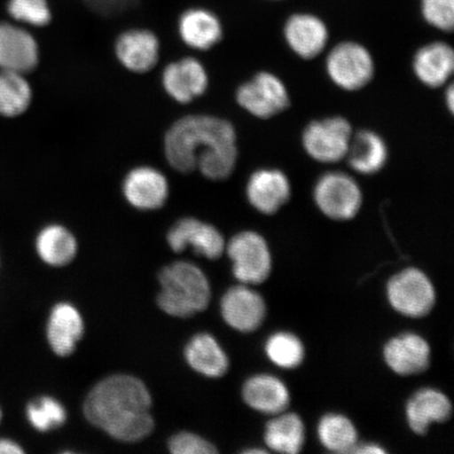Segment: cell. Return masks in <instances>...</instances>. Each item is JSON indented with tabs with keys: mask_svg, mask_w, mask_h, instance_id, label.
Listing matches in <instances>:
<instances>
[{
	"mask_svg": "<svg viewBox=\"0 0 454 454\" xmlns=\"http://www.w3.org/2000/svg\"><path fill=\"white\" fill-rule=\"evenodd\" d=\"M164 154L169 166L179 173L199 170L209 180H225L234 172L237 163L235 128L223 118L185 116L168 130Z\"/></svg>",
	"mask_w": 454,
	"mask_h": 454,
	"instance_id": "obj_1",
	"label": "cell"
},
{
	"mask_svg": "<svg viewBox=\"0 0 454 454\" xmlns=\"http://www.w3.org/2000/svg\"><path fill=\"white\" fill-rule=\"evenodd\" d=\"M152 397L139 379L117 374L90 390L84 402L85 417L112 438L138 442L154 429Z\"/></svg>",
	"mask_w": 454,
	"mask_h": 454,
	"instance_id": "obj_2",
	"label": "cell"
},
{
	"mask_svg": "<svg viewBox=\"0 0 454 454\" xmlns=\"http://www.w3.org/2000/svg\"><path fill=\"white\" fill-rule=\"evenodd\" d=\"M161 291L157 302L168 315L192 317L207 308L211 286L204 272L195 264L179 261L164 268L159 275Z\"/></svg>",
	"mask_w": 454,
	"mask_h": 454,
	"instance_id": "obj_3",
	"label": "cell"
},
{
	"mask_svg": "<svg viewBox=\"0 0 454 454\" xmlns=\"http://www.w3.org/2000/svg\"><path fill=\"white\" fill-rule=\"evenodd\" d=\"M326 71L337 87L354 92L372 82L374 62L364 45L356 42H342L329 52Z\"/></svg>",
	"mask_w": 454,
	"mask_h": 454,
	"instance_id": "obj_4",
	"label": "cell"
},
{
	"mask_svg": "<svg viewBox=\"0 0 454 454\" xmlns=\"http://www.w3.org/2000/svg\"><path fill=\"white\" fill-rule=\"evenodd\" d=\"M314 199L326 217L337 221L354 219L363 203L359 184L351 176L342 172L322 175L315 185Z\"/></svg>",
	"mask_w": 454,
	"mask_h": 454,
	"instance_id": "obj_5",
	"label": "cell"
},
{
	"mask_svg": "<svg viewBox=\"0 0 454 454\" xmlns=\"http://www.w3.org/2000/svg\"><path fill=\"white\" fill-rule=\"evenodd\" d=\"M353 128L343 117H331L312 121L305 128L302 142L306 153L321 163H337L346 157Z\"/></svg>",
	"mask_w": 454,
	"mask_h": 454,
	"instance_id": "obj_6",
	"label": "cell"
},
{
	"mask_svg": "<svg viewBox=\"0 0 454 454\" xmlns=\"http://www.w3.org/2000/svg\"><path fill=\"white\" fill-rule=\"evenodd\" d=\"M389 303L400 314L411 317L427 316L435 304L433 283L422 270L411 268L396 274L387 284Z\"/></svg>",
	"mask_w": 454,
	"mask_h": 454,
	"instance_id": "obj_7",
	"label": "cell"
},
{
	"mask_svg": "<svg viewBox=\"0 0 454 454\" xmlns=\"http://www.w3.org/2000/svg\"><path fill=\"white\" fill-rule=\"evenodd\" d=\"M236 99L243 110L260 119L277 116L291 104L286 84L270 72H260L240 85Z\"/></svg>",
	"mask_w": 454,
	"mask_h": 454,
	"instance_id": "obj_8",
	"label": "cell"
},
{
	"mask_svg": "<svg viewBox=\"0 0 454 454\" xmlns=\"http://www.w3.org/2000/svg\"><path fill=\"white\" fill-rule=\"evenodd\" d=\"M232 271L243 284H260L268 279L271 255L264 238L254 231H242L227 246Z\"/></svg>",
	"mask_w": 454,
	"mask_h": 454,
	"instance_id": "obj_9",
	"label": "cell"
},
{
	"mask_svg": "<svg viewBox=\"0 0 454 454\" xmlns=\"http://www.w3.org/2000/svg\"><path fill=\"white\" fill-rule=\"evenodd\" d=\"M168 242L176 253L192 247L198 254L211 260L220 258L225 249L223 234L215 226L196 218L177 221L168 231Z\"/></svg>",
	"mask_w": 454,
	"mask_h": 454,
	"instance_id": "obj_10",
	"label": "cell"
},
{
	"mask_svg": "<svg viewBox=\"0 0 454 454\" xmlns=\"http://www.w3.org/2000/svg\"><path fill=\"white\" fill-rule=\"evenodd\" d=\"M283 35L294 54L303 59H312L325 50L329 42V28L320 16L298 12L286 20Z\"/></svg>",
	"mask_w": 454,
	"mask_h": 454,
	"instance_id": "obj_11",
	"label": "cell"
},
{
	"mask_svg": "<svg viewBox=\"0 0 454 454\" xmlns=\"http://www.w3.org/2000/svg\"><path fill=\"white\" fill-rule=\"evenodd\" d=\"M38 62L39 47L32 34L19 25L0 22V70L26 75Z\"/></svg>",
	"mask_w": 454,
	"mask_h": 454,
	"instance_id": "obj_12",
	"label": "cell"
},
{
	"mask_svg": "<svg viewBox=\"0 0 454 454\" xmlns=\"http://www.w3.org/2000/svg\"><path fill=\"white\" fill-rule=\"evenodd\" d=\"M122 192L127 201L140 211H155L169 196L168 181L160 170L152 167L135 168L126 176Z\"/></svg>",
	"mask_w": 454,
	"mask_h": 454,
	"instance_id": "obj_13",
	"label": "cell"
},
{
	"mask_svg": "<svg viewBox=\"0 0 454 454\" xmlns=\"http://www.w3.org/2000/svg\"><path fill=\"white\" fill-rule=\"evenodd\" d=\"M162 84L170 98L186 105L207 92L208 75L200 61L185 57L166 67Z\"/></svg>",
	"mask_w": 454,
	"mask_h": 454,
	"instance_id": "obj_14",
	"label": "cell"
},
{
	"mask_svg": "<svg viewBox=\"0 0 454 454\" xmlns=\"http://www.w3.org/2000/svg\"><path fill=\"white\" fill-rule=\"evenodd\" d=\"M292 195L291 183L279 169L255 170L247 185V197L251 206L264 215L279 212Z\"/></svg>",
	"mask_w": 454,
	"mask_h": 454,
	"instance_id": "obj_15",
	"label": "cell"
},
{
	"mask_svg": "<svg viewBox=\"0 0 454 454\" xmlns=\"http://www.w3.org/2000/svg\"><path fill=\"white\" fill-rule=\"evenodd\" d=\"M221 314L231 327L252 333L264 321L266 306L262 297L247 286L229 289L221 301Z\"/></svg>",
	"mask_w": 454,
	"mask_h": 454,
	"instance_id": "obj_16",
	"label": "cell"
},
{
	"mask_svg": "<svg viewBox=\"0 0 454 454\" xmlns=\"http://www.w3.org/2000/svg\"><path fill=\"white\" fill-rule=\"evenodd\" d=\"M115 53L118 60L129 71L146 73L158 64L160 42L152 31L132 28L117 38Z\"/></svg>",
	"mask_w": 454,
	"mask_h": 454,
	"instance_id": "obj_17",
	"label": "cell"
},
{
	"mask_svg": "<svg viewBox=\"0 0 454 454\" xmlns=\"http://www.w3.org/2000/svg\"><path fill=\"white\" fill-rule=\"evenodd\" d=\"M384 357L387 365L400 376L421 373L430 364V346L416 333H404L385 345Z\"/></svg>",
	"mask_w": 454,
	"mask_h": 454,
	"instance_id": "obj_18",
	"label": "cell"
},
{
	"mask_svg": "<svg viewBox=\"0 0 454 454\" xmlns=\"http://www.w3.org/2000/svg\"><path fill=\"white\" fill-rule=\"evenodd\" d=\"M452 405L448 396L434 388L419 390L406 406L408 425L417 434L427 433L430 425L444 423L450 419Z\"/></svg>",
	"mask_w": 454,
	"mask_h": 454,
	"instance_id": "obj_19",
	"label": "cell"
},
{
	"mask_svg": "<svg viewBox=\"0 0 454 454\" xmlns=\"http://www.w3.org/2000/svg\"><path fill=\"white\" fill-rule=\"evenodd\" d=\"M178 32L186 45L199 51L214 48L223 37V27L219 17L204 8L186 10L180 16Z\"/></svg>",
	"mask_w": 454,
	"mask_h": 454,
	"instance_id": "obj_20",
	"label": "cell"
},
{
	"mask_svg": "<svg viewBox=\"0 0 454 454\" xmlns=\"http://www.w3.org/2000/svg\"><path fill=\"white\" fill-rule=\"evenodd\" d=\"M83 332L82 317L72 304L59 303L51 311L47 336L51 348L56 355H72Z\"/></svg>",
	"mask_w": 454,
	"mask_h": 454,
	"instance_id": "obj_21",
	"label": "cell"
},
{
	"mask_svg": "<svg viewBox=\"0 0 454 454\" xmlns=\"http://www.w3.org/2000/svg\"><path fill=\"white\" fill-rule=\"evenodd\" d=\"M412 67L419 82L429 88H440L452 76L453 50L442 42L425 44L414 55Z\"/></svg>",
	"mask_w": 454,
	"mask_h": 454,
	"instance_id": "obj_22",
	"label": "cell"
},
{
	"mask_svg": "<svg viewBox=\"0 0 454 454\" xmlns=\"http://www.w3.org/2000/svg\"><path fill=\"white\" fill-rule=\"evenodd\" d=\"M243 399L254 411L280 414L288 407L291 397L281 380L270 374H258L244 384Z\"/></svg>",
	"mask_w": 454,
	"mask_h": 454,
	"instance_id": "obj_23",
	"label": "cell"
},
{
	"mask_svg": "<svg viewBox=\"0 0 454 454\" xmlns=\"http://www.w3.org/2000/svg\"><path fill=\"white\" fill-rule=\"evenodd\" d=\"M345 158L356 173L373 175L387 162L388 149L381 136L364 129L353 135Z\"/></svg>",
	"mask_w": 454,
	"mask_h": 454,
	"instance_id": "obj_24",
	"label": "cell"
},
{
	"mask_svg": "<svg viewBox=\"0 0 454 454\" xmlns=\"http://www.w3.org/2000/svg\"><path fill=\"white\" fill-rule=\"evenodd\" d=\"M185 359L190 366L208 378L224 376L229 369V357L212 334L199 333L185 348Z\"/></svg>",
	"mask_w": 454,
	"mask_h": 454,
	"instance_id": "obj_25",
	"label": "cell"
},
{
	"mask_svg": "<svg viewBox=\"0 0 454 454\" xmlns=\"http://www.w3.org/2000/svg\"><path fill=\"white\" fill-rule=\"evenodd\" d=\"M36 251L43 262L52 266H65L75 258L76 238L65 226L51 224L39 232Z\"/></svg>",
	"mask_w": 454,
	"mask_h": 454,
	"instance_id": "obj_26",
	"label": "cell"
},
{
	"mask_svg": "<svg viewBox=\"0 0 454 454\" xmlns=\"http://www.w3.org/2000/svg\"><path fill=\"white\" fill-rule=\"evenodd\" d=\"M264 440L271 450L297 454L302 450L305 429L296 413H284L266 425Z\"/></svg>",
	"mask_w": 454,
	"mask_h": 454,
	"instance_id": "obj_27",
	"label": "cell"
},
{
	"mask_svg": "<svg viewBox=\"0 0 454 454\" xmlns=\"http://www.w3.org/2000/svg\"><path fill=\"white\" fill-rule=\"evenodd\" d=\"M33 90L25 74L0 70V116L15 118L31 106Z\"/></svg>",
	"mask_w": 454,
	"mask_h": 454,
	"instance_id": "obj_28",
	"label": "cell"
},
{
	"mask_svg": "<svg viewBox=\"0 0 454 454\" xmlns=\"http://www.w3.org/2000/svg\"><path fill=\"white\" fill-rule=\"evenodd\" d=\"M317 434L322 445L338 453H351L357 444L356 429L342 414L329 413L321 419Z\"/></svg>",
	"mask_w": 454,
	"mask_h": 454,
	"instance_id": "obj_29",
	"label": "cell"
},
{
	"mask_svg": "<svg viewBox=\"0 0 454 454\" xmlns=\"http://www.w3.org/2000/svg\"><path fill=\"white\" fill-rule=\"evenodd\" d=\"M265 353L277 366L293 369L303 362L304 346L293 333H277L266 340Z\"/></svg>",
	"mask_w": 454,
	"mask_h": 454,
	"instance_id": "obj_30",
	"label": "cell"
},
{
	"mask_svg": "<svg viewBox=\"0 0 454 454\" xmlns=\"http://www.w3.org/2000/svg\"><path fill=\"white\" fill-rule=\"evenodd\" d=\"M27 421L42 433L60 427L67 421V411L60 402L52 396H42L27 407Z\"/></svg>",
	"mask_w": 454,
	"mask_h": 454,
	"instance_id": "obj_31",
	"label": "cell"
},
{
	"mask_svg": "<svg viewBox=\"0 0 454 454\" xmlns=\"http://www.w3.org/2000/svg\"><path fill=\"white\" fill-rule=\"evenodd\" d=\"M8 13L20 24L43 27L52 20L48 0H9Z\"/></svg>",
	"mask_w": 454,
	"mask_h": 454,
	"instance_id": "obj_32",
	"label": "cell"
},
{
	"mask_svg": "<svg viewBox=\"0 0 454 454\" xmlns=\"http://www.w3.org/2000/svg\"><path fill=\"white\" fill-rule=\"evenodd\" d=\"M419 11L426 24L442 32H452L454 0H419Z\"/></svg>",
	"mask_w": 454,
	"mask_h": 454,
	"instance_id": "obj_33",
	"label": "cell"
},
{
	"mask_svg": "<svg viewBox=\"0 0 454 454\" xmlns=\"http://www.w3.org/2000/svg\"><path fill=\"white\" fill-rule=\"evenodd\" d=\"M170 452L175 454H214L217 453L215 446L194 434L180 433L169 440Z\"/></svg>",
	"mask_w": 454,
	"mask_h": 454,
	"instance_id": "obj_34",
	"label": "cell"
},
{
	"mask_svg": "<svg viewBox=\"0 0 454 454\" xmlns=\"http://www.w3.org/2000/svg\"><path fill=\"white\" fill-rule=\"evenodd\" d=\"M351 453L356 454H384L386 450L380 445L366 442V444H356Z\"/></svg>",
	"mask_w": 454,
	"mask_h": 454,
	"instance_id": "obj_35",
	"label": "cell"
},
{
	"mask_svg": "<svg viewBox=\"0 0 454 454\" xmlns=\"http://www.w3.org/2000/svg\"><path fill=\"white\" fill-rule=\"evenodd\" d=\"M24 453L21 447L12 440L0 439V454H20Z\"/></svg>",
	"mask_w": 454,
	"mask_h": 454,
	"instance_id": "obj_36",
	"label": "cell"
},
{
	"mask_svg": "<svg viewBox=\"0 0 454 454\" xmlns=\"http://www.w3.org/2000/svg\"><path fill=\"white\" fill-rule=\"evenodd\" d=\"M446 104L448 110L453 113L454 109V90L453 85H450V88L446 90Z\"/></svg>",
	"mask_w": 454,
	"mask_h": 454,
	"instance_id": "obj_37",
	"label": "cell"
},
{
	"mask_svg": "<svg viewBox=\"0 0 454 454\" xmlns=\"http://www.w3.org/2000/svg\"><path fill=\"white\" fill-rule=\"evenodd\" d=\"M244 452L254 454V453H266L268 451L263 450H247V451H244Z\"/></svg>",
	"mask_w": 454,
	"mask_h": 454,
	"instance_id": "obj_38",
	"label": "cell"
},
{
	"mask_svg": "<svg viewBox=\"0 0 454 454\" xmlns=\"http://www.w3.org/2000/svg\"><path fill=\"white\" fill-rule=\"evenodd\" d=\"M271 2H283V0H271Z\"/></svg>",
	"mask_w": 454,
	"mask_h": 454,
	"instance_id": "obj_39",
	"label": "cell"
},
{
	"mask_svg": "<svg viewBox=\"0 0 454 454\" xmlns=\"http://www.w3.org/2000/svg\"><path fill=\"white\" fill-rule=\"evenodd\" d=\"M0 419H2V411H0Z\"/></svg>",
	"mask_w": 454,
	"mask_h": 454,
	"instance_id": "obj_40",
	"label": "cell"
}]
</instances>
